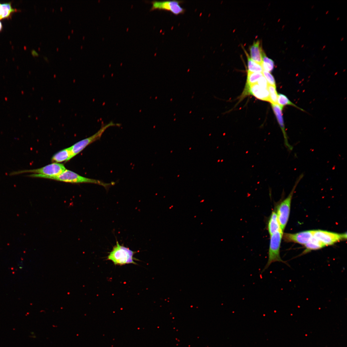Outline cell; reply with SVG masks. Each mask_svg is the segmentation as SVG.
<instances>
[{
	"instance_id": "cell-17",
	"label": "cell",
	"mask_w": 347,
	"mask_h": 347,
	"mask_svg": "<svg viewBox=\"0 0 347 347\" xmlns=\"http://www.w3.org/2000/svg\"><path fill=\"white\" fill-rule=\"evenodd\" d=\"M261 65L264 71L269 72L273 71L275 66L273 61L268 58L264 52L263 55Z\"/></svg>"
},
{
	"instance_id": "cell-20",
	"label": "cell",
	"mask_w": 347,
	"mask_h": 347,
	"mask_svg": "<svg viewBox=\"0 0 347 347\" xmlns=\"http://www.w3.org/2000/svg\"><path fill=\"white\" fill-rule=\"evenodd\" d=\"M268 90L269 94V102L272 104H277L278 95L276 86L269 85Z\"/></svg>"
},
{
	"instance_id": "cell-28",
	"label": "cell",
	"mask_w": 347,
	"mask_h": 347,
	"mask_svg": "<svg viewBox=\"0 0 347 347\" xmlns=\"http://www.w3.org/2000/svg\"><path fill=\"white\" fill-rule=\"evenodd\" d=\"M1 4H0V6H1Z\"/></svg>"
},
{
	"instance_id": "cell-13",
	"label": "cell",
	"mask_w": 347,
	"mask_h": 347,
	"mask_svg": "<svg viewBox=\"0 0 347 347\" xmlns=\"http://www.w3.org/2000/svg\"><path fill=\"white\" fill-rule=\"evenodd\" d=\"M267 229L270 236L277 232L282 231L275 211L271 213L268 223Z\"/></svg>"
},
{
	"instance_id": "cell-25",
	"label": "cell",
	"mask_w": 347,
	"mask_h": 347,
	"mask_svg": "<svg viewBox=\"0 0 347 347\" xmlns=\"http://www.w3.org/2000/svg\"><path fill=\"white\" fill-rule=\"evenodd\" d=\"M33 54H34V55H35V56H39V54H38V53H37V52H35V51H33Z\"/></svg>"
},
{
	"instance_id": "cell-23",
	"label": "cell",
	"mask_w": 347,
	"mask_h": 347,
	"mask_svg": "<svg viewBox=\"0 0 347 347\" xmlns=\"http://www.w3.org/2000/svg\"><path fill=\"white\" fill-rule=\"evenodd\" d=\"M257 84L264 89H268L269 85L265 78L263 76L261 77L257 81Z\"/></svg>"
},
{
	"instance_id": "cell-15",
	"label": "cell",
	"mask_w": 347,
	"mask_h": 347,
	"mask_svg": "<svg viewBox=\"0 0 347 347\" xmlns=\"http://www.w3.org/2000/svg\"><path fill=\"white\" fill-rule=\"evenodd\" d=\"M305 245L306 248L304 252L305 253L312 250H318L325 247L323 243L313 237Z\"/></svg>"
},
{
	"instance_id": "cell-9",
	"label": "cell",
	"mask_w": 347,
	"mask_h": 347,
	"mask_svg": "<svg viewBox=\"0 0 347 347\" xmlns=\"http://www.w3.org/2000/svg\"><path fill=\"white\" fill-rule=\"evenodd\" d=\"M282 237L285 242L305 245L313 237V231H302L295 234L285 233L283 234Z\"/></svg>"
},
{
	"instance_id": "cell-4",
	"label": "cell",
	"mask_w": 347,
	"mask_h": 347,
	"mask_svg": "<svg viewBox=\"0 0 347 347\" xmlns=\"http://www.w3.org/2000/svg\"><path fill=\"white\" fill-rule=\"evenodd\" d=\"M283 235V232L281 231L270 236L268 260L262 270V274L269 268L271 264L274 262H282L288 265L286 262L282 260L280 255L281 244Z\"/></svg>"
},
{
	"instance_id": "cell-8",
	"label": "cell",
	"mask_w": 347,
	"mask_h": 347,
	"mask_svg": "<svg viewBox=\"0 0 347 347\" xmlns=\"http://www.w3.org/2000/svg\"><path fill=\"white\" fill-rule=\"evenodd\" d=\"M151 2L152 4L151 11L156 9L167 11L175 15L184 14L185 12V9L180 5L182 1H153Z\"/></svg>"
},
{
	"instance_id": "cell-1",
	"label": "cell",
	"mask_w": 347,
	"mask_h": 347,
	"mask_svg": "<svg viewBox=\"0 0 347 347\" xmlns=\"http://www.w3.org/2000/svg\"><path fill=\"white\" fill-rule=\"evenodd\" d=\"M136 252L120 244L118 241L107 257V260L111 261L115 265L123 266L126 264H136L137 260L134 256Z\"/></svg>"
},
{
	"instance_id": "cell-19",
	"label": "cell",
	"mask_w": 347,
	"mask_h": 347,
	"mask_svg": "<svg viewBox=\"0 0 347 347\" xmlns=\"http://www.w3.org/2000/svg\"><path fill=\"white\" fill-rule=\"evenodd\" d=\"M263 76L262 73L250 72H248L247 86L257 83V81Z\"/></svg>"
},
{
	"instance_id": "cell-10",
	"label": "cell",
	"mask_w": 347,
	"mask_h": 347,
	"mask_svg": "<svg viewBox=\"0 0 347 347\" xmlns=\"http://www.w3.org/2000/svg\"><path fill=\"white\" fill-rule=\"evenodd\" d=\"M272 109L277 120L278 122L280 125L281 129L282 132L284 143L286 147L289 151H292L293 149L292 146L290 145L288 142V137L287 135L284 122L282 114L283 107L277 104H272Z\"/></svg>"
},
{
	"instance_id": "cell-3",
	"label": "cell",
	"mask_w": 347,
	"mask_h": 347,
	"mask_svg": "<svg viewBox=\"0 0 347 347\" xmlns=\"http://www.w3.org/2000/svg\"><path fill=\"white\" fill-rule=\"evenodd\" d=\"M304 175V174L302 173L296 179L292 190L288 196L277 206L276 213L281 229L283 232L288 222L293 194L296 187L303 178Z\"/></svg>"
},
{
	"instance_id": "cell-11",
	"label": "cell",
	"mask_w": 347,
	"mask_h": 347,
	"mask_svg": "<svg viewBox=\"0 0 347 347\" xmlns=\"http://www.w3.org/2000/svg\"><path fill=\"white\" fill-rule=\"evenodd\" d=\"M250 93L257 98L269 102V94L268 89H264L257 83L247 86Z\"/></svg>"
},
{
	"instance_id": "cell-27",
	"label": "cell",
	"mask_w": 347,
	"mask_h": 347,
	"mask_svg": "<svg viewBox=\"0 0 347 347\" xmlns=\"http://www.w3.org/2000/svg\"><path fill=\"white\" fill-rule=\"evenodd\" d=\"M43 58H44V59H45L46 61H48V58L47 57H44Z\"/></svg>"
},
{
	"instance_id": "cell-14",
	"label": "cell",
	"mask_w": 347,
	"mask_h": 347,
	"mask_svg": "<svg viewBox=\"0 0 347 347\" xmlns=\"http://www.w3.org/2000/svg\"><path fill=\"white\" fill-rule=\"evenodd\" d=\"M72 159L71 148L63 150L55 154L52 157V161L54 163L67 162Z\"/></svg>"
},
{
	"instance_id": "cell-6",
	"label": "cell",
	"mask_w": 347,
	"mask_h": 347,
	"mask_svg": "<svg viewBox=\"0 0 347 347\" xmlns=\"http://www.w3.org/2000/svg\"><path fill=\"white\" fill-rule=\"evenodd\" d=\"M119 126V124H115L113 122L102 126L101 129L92 136L82 140L73 145L71 147L72 158L78 154L87 146L100 138L104 132L107 128L113 126Z\"/></svg>"
},
{
	"instance_id": "cell-18",
	"label": "cell",
	"mask_w": 347,
	"mask_h": 347,
	"mask_svg": "<svg viewBox=\"0 0 347 347\" xmlns=\"http://www.w3.org/2000/svg\"><path fill=\"white\" fill-rule=\"evenodd\" d=\"M277 104L283 108L284 106L291 105L296 107L301 110H303L292 102L286 96L281 94H279L278 95Z\"/></svg>"
},
{
	"instance_id": "cell-5",
	"label": "cell",
	"mask_w": 347,
	"mask_h": 347,
	"mask_svg": "<svg viewBox=\"0 0 347 347\" xmlns=\"http://www.w3.org/2000/svg\"><path fill=\"white\" fill-rule=\"evenodd\" d=\"M66 169L64 165L59 163H53L42 168L33 170H23L13 173L12 175L24 173H32L33 174L29 175L30 177L43 178L45 177H54L58 176Z\"/></svg>"
},
{
	"instance_id": "cell-12",
	"label": "cell",
	"mask_w": 347,
	"mask_h": 347,
	"mask_svg": "<svg viewBox=\"0 0 347 347\" xmlns=\"http://www.w3.org/2000/svg\"><path fill=\"white\" fill-rule=\"evenodd\" d=\"M250 58L254 61L262 65L263 55L264 53L259 40L254 42L250 47Z\"/></svg>"
},
{
	"instance_id": "cell-2",
	"label": "cell",
	"mask_w": 347,
	"mask_h": 347,
	"mask_svg": "<svg viewBox=\"0 0 347 347\" xmlns=\"http://www.w3.org/2000/svg\"><path fill=\"white\" fill-rule=\"evenodd\" d=\"M44 179H51L56 181L73 183H90L98 185L103 186L106 190L109 187L115 184V182L107 183L102 181L83 177L79 174L68 169H66L61 175L54 177H45Z\"/></svg>"
},
{
	"instance_id": "cell-22",
	"label": "cell",
	"mask_w": 347,
	"mask_h": 347,
	"mask_svg": "<svg viewBox=\"0 0 347 347\" xmlns=\"http://www.w3.org/2000/svg\"><path fill=\"white\" fill-rule=\"evenodd\" d=\"M262 73L263 76L266 79L269 85L275 86V80L274 77L272 74L270 72L264 70Z\"/></svg>"
},
{
	"instance_id": "cell-26",
	"label": "cell",
	"mask_w": 347,
	"mask_h": 347,
	"mask_svg": "<svg viewBox=\"0 0 347 347\" xmlns=\"http://www.w3.org/2000/svg\"><path fill=\"white\" fill-rule=\"evenodd\" d=\"M2 24L1 22V21H0V31H1V30L2 29Z\"/></svg>"
},
{
	"instance_id": "cell-16",
	"label": "cell",
	"mask_w": 347,
	"mask_h": 347,
	"mask_svg": "<svg viewBox=\"0 0 347 347\" xmlns=\"http://www.w3.org/2000/svg\"><path fill=\"white\" fill-rule=\"evenodd\" d=\"M248 59V72H250L262 73L264 70L262 65L257 63L250 57L248 53L245 51Z\"/></svg>"
},
{
	"instance_id": "cell-24",
	"label": "cell",
	"mask_w": 347,
	"mask_h": 347,
	"mask_svg": "<svg viewBox=\"0 0 347 347\" xmlns=\"http://www.w3.org/2000/svg\"><path fill=\"white\" fill-rule=\"evenodd\" d=\"M2 9L0 8V20L2 19Z\"/></svg>"
},
{
	"instance_id": "cell-21",
	"label": "cell",
	"mask_w": 347,
	"mask_h": 347,
	"mask_svg": "<svg viewBox=\"0 0 347 347\" xmlns=\"http://www.w3.org/2000/svg\"><path fill=\"white\" fill-rule=\"evenodd\" d=\"M0 8L2 12V18L8 17L11 13L15 11V10L12 9L10 3H5L0 6Z\"/></svg>"
},
{
	"instance_id": "cell-7",
	"label": "cell",
	"mask_w": 347,
	"mask_h": 347,
	"mask_svg": "<svg viewBox=\"0 0 347 347\" xmlns=\"http://www.w3.org/2000/svg\"><path fill=\"white\" fill-rule=\"evenodd\" d=\"M313 237L326 247L346 239V233L344 234L321 230L313 231Z\"/></svg>"
}]
</instances>
